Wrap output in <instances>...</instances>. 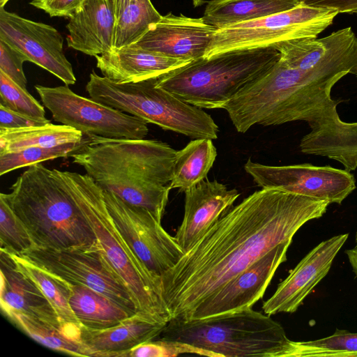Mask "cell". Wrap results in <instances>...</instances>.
Masks as SVG:
<instances>
[{
    "instance_id": "cell-1",
    "label": "cell",
    "mask_w": 357,
    "mask_h": 357,
    "mask_svg": "<svg viewBox=\"0 0 357 357\" xmlns=\"http://www.w3.org/2000/svg\"><path fill=\"white\" fill-rule=\"evenodd\" d=\"M328 201L261 188L224 213L161 278L171 319L188 320L197 307L278 245L292 241Z\"/></svg>"
},
{
    "instance_id": "cell-2",
    "label": "cell",
    "mask_w": 357,
    "mask_h": 357,
    "mask_svg": "<svg viewBox=\"0 0 357 357\" xmlns=\"http://www.w3.org/2000/svg\"><path fill=\"white\" fill-rule=\"evenodd\" d=\"M87 174L50 169L37 163L0 193L27 229L35 247L90 249L98 245L82 209L91 181Z\"/></svg>"
},
{
    "instance_id": "cell-3",
    "label": "cell",
    "mask_w": 357,
    "mask_h": 357,
    "mask_svg": "<svg viewBox=\"0 0 357 357\" xmlns=\"http://www.w3.org/2000/svg\"><path fill=\"white\" fill-rule=\"evenodd\" d=\"M347 58L330 49L315 66L291 68L280 59L223 105L238 132L256 124L280 125L305 121L332 98V87L350 71Z\"/></svg>"
},
{
    "instance_id": "cell-4",
    "label": "cell",
    "mask_w": 357,
    "mask_h": 357,
    "mask_svg": "<svg viewBox=\"0 0 357 357\" xmlns=\"http://www.w3.org/2000/svg\"><path fill=\"white\" fill-rule=\"evenodd\" d=\"M89 137L72 153L73 162L102 190L149 211L161 222L177 151L155 139Z\"/></svg>"
},
{
    "instance_id": "cell-5",
    "label": "cell",
    "mask_w": 357,
    "mask_h": 357,
    "mask_svg": "<svg viewBox=\"0 0 357 357\" xmlns=\"http://www.w3.org/2000/svg\"><path fill=\"white\" fill-rule=\"evenodd\" d=\"M280 59L275 46L202 57L157 78L156 85L201 109L221 108Z\"/></svg>"
},
{
    "instance_id": "cell-6",
    "label": "cell",
    "mask_w": 357,
    "mask_h": 357,
    "mask_svg": "<svg viewBox=\"0 0 357 357\" xmlns=\"http://www.w3.org/2000/svg\"><path fill=\"white\" fill-rule=\"evenodd\" d=\"M156 339L188 343L218 357H282L290 341L279 323L252 307L202 319H171Z\"/></svg>"
},
{
    "instance_id": "cell-7",
    "label": "cell",
    "mask_w": 357,
    "mask_h": 357,
    "mask_svg": "<svg viewBox=\"0 0 357 357\" xmlns=\"http://www.w3.org/2000/svg\"><path fill=\"white\" fill-rule=\"evenodd\" d=\"M157 78L120 84L95 72L86 91L93 100L192 139H215L218 126L202 109L156 85Z\"/></svg>"
},
{
    "instance_id": "cell-8",
    "label": "cell",
    "mask_w": 357,
    "mask_h": 357,
    "mask_svg": "<svg viewBox=\"0 0 357 357\" xmlns=\"http://www.w3.org/2000/svg\"><path fill=\"white\" fill-rule=\"evenodd\" d=\"M81 205L104 257L129 291L137 310L169 322L161 280L149 272L130 248L107 208L103 190L93 179L83 194Z\"/></svg>"
},
{
    "instance_id": "cell-9",
    "label": "cell",
    "mask_w": 357,
    "mask_h": 357,
    "mask_svg": "<svg viewBox=\"0 0 357 357\" xmlns=\"http://www.w3.org/2000/svg\"><path fill=\"white\" fill-rule=\"evenodd\" d=\"M337 11L300 3L292 9L216 30L204 57L236 50L275 46L298 38H317Z\"/></svg>"
},
{
    "instance_id": "cell-10",
    "label": "cell",
    "mask_w": 357,
    "mask_h": 357,
    "mask_svg": "<svg viewBox=\"0 0 357 357\" xmlns=\"http://www.w3.org/2000/svg\"><path fill=\"white\" fill-rule=\"evenodd\" d=\"M40 100L54 121L84 136L116 139H142L149 132L145 121L73 92L68 85H36Z\"/></svg>"
},
{
    "instance_id": "cell-11",
    "label": "cell",
    "mask_w": 357,
    "mask_h": 357,
    "mask_svg": "<svg viewBox=\"0 0 357 357\" xmlns=\"http://www.w3.org/2000/svg\"><path fill=\"white\" fill-rule=\"evenodd\" d=\"M17 255L73 285L87 287L128 311L137 312L129 291L106 261L99 245L70 250L33 247Z\"/></svg>"
},
{
    "instance_id": "cell-12",
    "label": "cell",
    "mask_w": 357,
    "mask_h": 357,
    "mask_svg": "<svg viewBox=\"0 0 357 357\" xmlns=\"http://www.w3.org/2000/svg\"><path fill=\"white\" fill-rule=\"evenodd\" d=\"M103 193L117 229L141 262L161 280L185 254L175 237L149 211L128 204L113 192Z\"/></svg>"
},
{
    "instance_id": "cell-13",
    "label": "cell",
    "mask_w": 357,
    "mask_h": 357,
    "mask_svg": "<svg viewBox=\"0 0 357 357\" xmlns=\"http://www.w3.org/2000/svg\"><path fill=\"white\" fill-rule=\"evenodd\" d=\"M245 172L261 188H275L341 204L356 188L349 171L328 165L272 166L248 160Z\"/></svg>"
},
{
    "instance_id": "cell-14",
    "label": "cell",
    "mask_w": 357,
    "mask_h": 357,
    "mask_svg": "<svg viewBox=\"0 0 357 357\" xmlns=\"http://www.w3.org/2000/svg\"><path fill=\"white\" fill-rule=\"evenodd\" d=\"M0 38L24 54L29 62L47 70L66 85L75 83L73 66L63 53V36L53 26L0 7Z\"/></svg>"
},
{
    "instance_id": "cell-15",
    "label": "cell",
    "mask_w": 357,
    "mask_h": 357,
    "mask_svg": "<svg viewBox=\"0 0 357 357\" xmlns=\"http://www.w3.org/2000/svg\"><path fill=\"white\" fill-rule=\"evenodd\" d=\"M292 241L282 243L204 300L190 319H202L252 307L264 295L279 266L287 261Z\"/></svg>"
},
{
    "instance_id": "cell-16",
    "label": "cell",
    "mask_w": 357,
    "mask_h": 357,
    "mask_svg": "<svg viewBox=\"0 0 357 357\" xmlns=\"http://www.w3.org/2000/svg\"><path fill=\"white\" fill-rule=\"evenodd\" d=\"M349 234L337 235L321 242L292 269L278 286L275 293L262 305L269 316L293 313L329 272L333 261Z\"/></svg>"
},
{
    "instance_id": "cell-17",
    "label": "cell",
    "mask_w": 357,
    "mask_h": 357,
    "mask_svg": "<svg viewBox=\"0 0 357 357\" xmlns=\"http://www.w3.org/2000/svg\"><path fill=\"white\" fill-rule=\"evenodd\" d=\"M216 29L202 19L169 13L134 45L169 57L192 61L204 56Z\"/></svg>"
},
{
    "instance_id": "cell-18",
    "label": "cell",
    "mask_w": 357,
    "mask_h": 357,
    "mask_svg": "<svg viewBox=\"0 0 357 357\" xmlns=\"http://www.w3.org/2000/svg\"><path fill=\"white\" fill-rule=\"evenodd\" d=\"M339 100L331 99L305 118L310 132L303 137L301 151L340 162L349 172L357 168V122L342 121L337 112Z\"/></svg>"
},
{
    "instance_id": "cell-19",
    "label": "cell",
    "mask_w": 357,
    "mask_h": 357,
    "mask_svg": "<svg viewBox=\"0 0 357 357\" xmlns=\"http://www.w3.org/2000/svg\"><path fill=\"white\" fill-rule=\"evenodd\" d=\"M240 193L217 181L203 180L185 191L184 215L176 235L185 253L233 205Z\"/></svg>"
},
{
    "instance_id": "cell-20",
    "label": "cell",
    "mask_w": 357,
    "mask_h": 357,
    "mask_svg": "<svg viewBox=\"0 0 357 357\" xmlns=\"http://www.w3.org/2000/svg\"><path fill=\"white\" fill-rule=\"evenodd\" d=\"M167 324L151 314L137 311L108 328L82 326L81 340L88 356L126 357L132 348L156 339Z\"/></svg>"
},
{
    "instance_id": "cell-21",
    "label": "cell",
    "mask_w": 357,
    "mask_h": 357,
    "mask_svg": "<svg viewBox=\"0 0 357 357\" xmlns=\"http://www.w3.org/2000/svg\"><path fill=\"white\" fill-rule=\"evenodd\" d=\"M102 75L120 84L158 78L190 61L169 57L134 44L113 48L95 56Z\"/></svg>"
},
{
    "instance_id": "cell-22",
    "label": "cell",
    "mask_w": 357,
    "mask_h": 357,
    "mask_svg": "<svg viewBox=\"0 0 357 357\" xmlns=\"http://www.w3.org/2000/svg\"><path fill=\"white\" fill-rule=\"evenodd\" d=\"M116 22L113 0H86L66 25L68 46L93 56L110 51Z\"/></svg>"
},
{
    "instance_id": "cell-23",
    "label": "cell",
    "mask_w": 357,
    "mask_h": 357,
    "mask_svg": "<svg viewBox=\"0 0 357 357\" xmlns=\"http://www.w3.org/2000/svg\"><path fill=\"white\" fill-rule=\"evenodd\" d=\"M0 253L3 312L22 313L64 330L54 309L35 282L17 268L8 253L1 250Z\"/></svg>"
},
{
    "instance_id": "cell-24",
    "label": "cell",
    "mask_w": 357,
    "mask_h": 357,
    "mask_svg": "<svg viewBox=\"0 0 357 357\" xmlns=\"http://www.w3.org/2000/svg\"><path fill=\"white\" fill-rule=\"evenodd\" d=\"M298 0H210L202 17L217 30L294 8Z\"/></svg>"
},
{
    "instance_id": "cell-25",
    "label": "cell",
    "mask_w": 357,
    "mask_h": 357,
    "mask_svg": "<svg viewBox=\"0 0 357 357\" xmlns=\"http://www.w3.org/2000/svg\"><path fill=\"white\" fill-rule=\"evenodd\" d=\"M8 254L17 268L35 282L45 295L56 312L64 330L72 337L81 341L82 325L70 305L73 284L20 255Z\"/></svg>"
},
{
    "instance_id": "cell-26",
    "label": "cell",
    "mask_w": 357,
    "mask_h": 357,
    "mask_svg": "<svg viewBox=\"0 0 357 357\" xmlns=\"http://www.w3.org/2000/svg\"><path fill=\"white\" fill-rule=\"evenodd\" d=\"M70 305L82 326L102 330L134 314L101 294L82 285H73Z\"/></svg>"
},
{
    "instance_id": "cell-27",
    "label": "cell",
    "mask_w": 357,
    "mask_h": 357,
    "mask_svg": "<svg viewBox=\"0 0 357 357\" xmlns=\"http://www.w3.org/2000/svg\"><path fill=\"white\" fill-rule=\"evenodd\" d=\"M217 156L212 139H194L177 151L173 167L171 189L185 191L206 178Z\"/></svg>"
},
{
    "instance_id": "cell-28",
    "label": "cell",
    "mask_w": 357,
    "mask_h": 357,
    "mask_svg": "<svg viewBox=\"0 0 357 357\" xmlns=\"http://www.w3.org/2000/svg\"><path fill=\"white\" fill-rule=\"evenodd\" d=\"M84 135L79 130L51 122L22 128H0V153L17 151L31 146H54L82 142Z\"/></svg>"
},
{
    "instance_id": "cell-29",
    "label": "cell",
    "mask_w": 357,
    "mask_h": 357,
    "mask_svg": "<svg viewBox=\"0 0 357 357\" xmlns=\"http://www.w3.org/2000/svg\"><path fill=\"white\" fill-rule=\"evenodd\" d=\"M26 334L53 350L75 356H88L82 342L70 337L63 328L33 317L9 312L5 314Z\"/></svg>"
},
{
    "instance_id": "cell-30",
    "label": "cell",
    "mask_w": 357,
    "mask_h": 357,
    "mask_svg": "<svg viewBox=\"0 0 357 357\" xmlns=\"http://www.w3.org/2000/svg\"><path fill=\"white\" fill-rule=\"evenodd\" d=\"M162 16L151 0H131L116 19L113 48L135 43Z\"/></svg>"
},
{
    "instance_id": "cell-31",
    "label": "cell",
    "mask_w": 357,
    "mask_h": 357,
    "mask_svg": "<svg viewBox=\"0 0 357 357\" xmlns=\"http://www.w3.org/2000/svg\"><path fill=\"white\" fill-rule=\"evenodd\" d=\"M357 357V333L336 329L326 337L306 341L290 340L282 357Z\"/></svg>"
},
{
    "instance_id": "cell-32",
    "label": "cell",
    "mask_w": 357,
    "mask_h": 357,
    "mask_svg": "<svg viewBox=\"0 0 357 357\" xmlns=\"http://www.w3.org/2000/svg\"><path fill=\"white\" fill-rule=\"evenodd\" d=\"M335 32L321 38H303L279 43L275 46L280 54V61L287 66L307 70L315 66L328 51Z\"/></svg>"
},
{
    "instance_id": "cell-33",
    "label": "cell",
    "mask_w": 357,
    "mask_h": 357,
    "mask_svg": "<svg viewBox=\"0 0 357 357\" xmlns=\"http://www.w3.org/2000/svg\"><path fill=\"white\" fill-rule=\"evenodd\" d=\"M84 137L82 142L59 144L54 146H31L17 151L0 153V176L15 169L29 167L43 161L58 158L70 157L89 140Z\"/></svg>"
},
{
    "instance_id": "cell-34",
    "label": "cell",
    "mask_w": 357,
    "mask_h": 357,
    "mask_svg": "<svg viewBox=\"0 0 357 357\" xmlns=\"http://www.w3.org/2000/svg\"><path fill=\"white\" fill-rule=\"evenodd\" d=\"M0 250L22 255L35 247L25 226L0 194Z\"/></svg>"
},
{
    "instance_id": "cell-35",
    "label": "cell",
    "mask_w": 357,
    "mask_h": 357,
    "mask_svg": "<svg viewBox=\"0 0 357 357\" xmlns=\"http://www.w3.org/2000/svg\"><path fill=\"white\" fill-rule=\"evenodd\" d=\"M0 104L18 113L47 120L45 107L29 92L0 70Z\"/></svg>"
},
{
    "instance_id": "cell-36",
    "label": "cell",
    "mask_w": 357,
    "mask_h": 357,
    "mask_svg": "<svg viewBox=\"0 0 357 357\" xmlns=\"http://www.w3.org/2000/svg\"><path fill=\"white\" fill-rule=\"evenodd\" d=\"M184 354L218 357L216 354L190 344L164 339H155L141 344L128 351L126 357H175Z\"/></svg>"
},
{
    "instance_id": "cell-37",
    "label": "cell",
    "mask_w": 357,
    "mask_h": 357,
    "mask_svg": "<svg viewBox=\"0 0 357 357\" xmlns=\"http://www.w3.org/2000/svg\"><path fill=\"white\" fill-rule=\"evenodd\" d=\"M25 61L29 59L24 54L0 38V70L26 89L27 79L23 70Z\"/></svg>"
},
{
    "instance_id": "cell-38",
    "label": "cell",
    "mask_w": 357,
    "mask_h": 357,
    "mask_svg": "<svg viewBox=\"0 0 357 357\" xmlns=\"http://www.w3.org/2000/svg\"><path fill=\"white\" fill-rule=\"evenodd\" d=\"M86 0H32L30 4L40 9L51 17L70 18Z\"/></svg>"
},
{
    "instance_id": "cell-39",
    "label": "cell",
    "mask_w": 357,
    "mask_h": 357,
    "mask_svg": "<svg viewBox=\"0 0 357 357\" xmlns=\"http://www.w3.org/2000/svg\"><path fill=\"white\" fill-rule=\"evenodd\" d=\"M50 122L49 119L40 120L26 116L0 104V128H22L43 126Z\"/></svg>"
},
{
    "instance_id": "cell-40",
    "label": "cell",
    "mask_w": 357,
    "mask_h": 357,
    "mask_svg": "<svg viewBox=\"0 0 357 357\" xmlns=\"http://www.w3.org/2000/svg\"><path fill=\"white\" fill-rule=\"evenodd\" d=\"M309 6L326 8L338 13L357 15V0H298Z\"/></svg>"
},
{
    "instance_id": "cell-41",
    "label": "cell",
    "mask_w": 357,
    "mask_h": 357,
    "mask_svg": "<svg viewBox=\"0 0 357 357\" xmlns=\"http://www.w3.org/2000/svg\"><path fill=\"white\" fill-rule=\"evenodd\" d=\"M346 254L348 257L353 271L357 277V246L353 249L347 250L346 251Z\"/></svg>"
},
{
    "instance_id": "cell-42",
    "label": "cell",
    "mask_w": 357,
    "mask_h": 357,
    "mask_svg": "<svg viewBox=\"0 0 357 357\" xmlns=\"http://www.w3.org/2000/svg\"><path fill=\"white\" fill-rule=\"evenodd\" d=\"M131 0H113L116 19L121 15Z\"/></svg>"
},
{
    "instance_id": "cell-43",
    "label": "cell",
    "mask_w": 357,
    "mask_h": 357,
    "mask_svg": "<svg viewBox=\"0 0 357 357\" xmlns=\"http://www.w3.org/2000/svg\"><path fill=\"white\" fill-rule=\"evenodd\" d=\"M204 2L205 0H192V3L195 7L201 6Z\"/></svg>"
},
{
    "instance_id": "cell-44",
    "label": "cell",
    "mask_w": 357,
    "mask_h": 357,
    "mask_svg": "<svg viewBox=\"0 0 357 357\" xmlns=\"http://www.w3.org/2000/svg\"><path fill=\"white\" fill-rule=\"evenodd\" d=\"M9 0H0V7H4Z\"/></svg>"
},
{
    "instance_id": "cell-45",
    "label": "cell",
    "mask_w": 357,
    "mask_h": 357,
    "mask_svg": "<svg viewBox=\"0 0 357 357\" xmlns=\"http://www.w3.org/2000/svg\"><path fill=\"white\" fill-rule=\"evenodd\" d=\"M356 245H357V231H356Z\"/></svg>"
},
{
    "instance_id": "cell-46",
    "label": "cell",
    "mask_w": 357,
    "mask_h": 357,
    "mask_svg": "<svg viewBox=\"0 0 357 357\" xmlns=\"http://www.w3.org/2000/svg\"><path fill=\"white\" fill-rule=\"evenodd\" d=\"M356 16H357V15H356Z\"/></svg>"
}]
</instances>
